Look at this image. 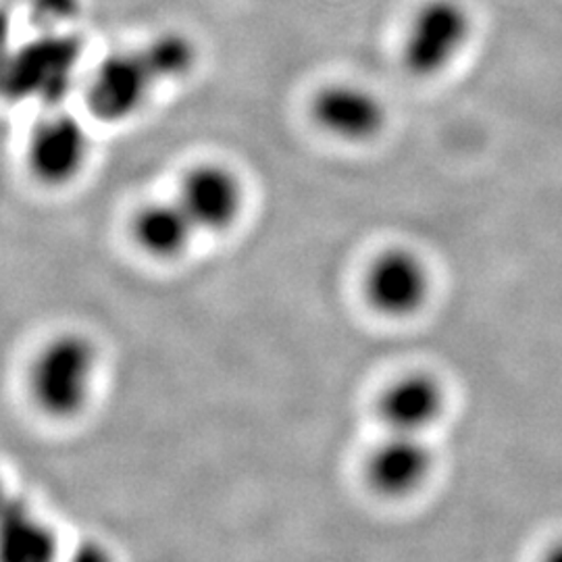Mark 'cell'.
<instances>
[{
	"mask_svg": "<svg viewBox=\"0 0 562 562\" xmlns=\"http://www.w3.org/2000/svg\"><path fill=\"white\" fill-rule=\"evenodd\" d=\"M101 355L81 334H60L46 344L32 367V394L53 417H74L92 398Z\"/></svg>",
	"mask_w": 562,
	"mask_h": 562,
	"instance_id": "1",
	"label": "cell"
},
{
	"mask_svg": "<svg viewBox=\"0 0 562 562\" xmlns=\"http://www.w3.org/2000/svg\"><path fill=\"white\" fill-rule=\"evenodd\" d=\"M81 41L71 32H41L18 46L0 71V94L15 101L59 102L76 78Z\"/></svg>",
	"mask_w": 562,
	"mask_h": 562,
	"instance_id": "2",
	"label": "cell"
},
{
	"mask_svg": "<svg viewBox=\"0 0 562 562\" xmlns=\"http://www.w3.org/2000/svg\"><path fill=\"white\" fill-rule=\"evenodd\" d=\"M469 36L471 18L459 0H427L408 23L404 67L417 78H434L457 60Z\"/></svg>",
	"mask_w": 562,
	"mask_h": 562,
	"instance_id": "3",
	"label": "cell"
},
{
	"mask_svg": "<svg viewBox=\"0 0 562 562\" xmlns=\"http://www.w3.org/2000/svg\"><path fill=\"white\" fill-rule=\"evenodd\" d=\"M155 86L159 83L142 57L140 48L111 53L90 76L86 104L94 117L120 123L140 111Z\"/></svg>",
	"mask_w": 562,
	"mask_h": 562,
	"instance_id": "4",
	"label": "cell"
},
{
	"mask_svg": "<svg viewBox=\"0 0 562 562\" xmlns=\"http://www.w3.org/2000/svg\"><path fill=\"white\" fill-rule=\"evenodd\" d=\"M431 292L427 265L406 248L383 250L364 273V299L375 313L406 319L422 311Z\"/></svg>",
	"mask_w": 562,
	"mask_h": 562,
	"instance_id": "5",
	"label": "cell"
},
{
	"mask_svg": "<svg viewBox=\"0 0 562 562\" xmlns=\"http://www.w3.org/2000/svg\"><path fill=\"white\" fill-rule=\"evenodd\" d=\"M90 155V136L80 120L53 113L38 121L27 138V167L46 186H65L80 176Z\"/></svg>",
	"mask_w": 562,
	"mask_h": 562,
	"instance_id": "6",
	"label": "cell"
},
{
	"mask_svg": "<svg viewBox=\"0 0 562 562\" xmlns=\"http://www.w3.org/2000/svg\"><path fill=\"white\" fill-rule=\"evenodd\" d=\"M434 452L423 436L390 434L364 461L369 487L387 501H404L419 494L431 480Z\"/></svg>",
	"mask_w": 562,
	"mask_h": 562,
	"instance_id": "7",
	"label": "cell"
},
{
	"mask_svg": "<svg viewBox=\"0 0 562 562\" xmlns=\"http://www.w3.org/2000/svg\"><path fill=\"white\" fill-rule=\"evenodd\" d=\"M178 201L199 232H225L240 217L244 186L229 167L202 162L183 176Z\"/></svg>",
	"mask_w": 562,
	"mask_h": 562,
	"instance_id": "8",
	"label": "cell"
},
{
	"mask_svg": "<svg viewBox=\"0 0 562 562\" xmlns=\"http://www.w3.org/2000/svg\"><path fill=\"white\" fill-rule=\"evenodd\" d=\"M311 115L323 132L344 142L373 140L385 125L383 102L357 83H329L311 102Z\"/></svg>",
	"mask_w": 562,
	"mask_h": 562,
	"instance_id": "9",
	"label": "cell"
},
{
	"mask_svg": "<svg viewBox=\"0 0 562 562\" xmlns=\"http://www.w3.org/2000/svg\"><path fill=\"white\" fill-rule=\"evenodd\" d=\"M446 390L431 373H406L390 383L378 401V415L390 434L423 436L446 413Z\"/></svg>",
	"mask_w": 562,
	"mask_h": 562,
	"instance_id": "10",
	"label": "cell"
},
{
	"mask_svg": "<svg viewBox=\"0 0 562 562\" xmlns=\"http://www.w3.org/2000/svg\"><path fill=\"white\" fill-rule=\"evenodd\" d=\"M59 540L41 515L13 496L0 513V562H59Z\"/></svg>",
	"mask_w": 562,
	"mask_h": 562,
	"instance_id": "11",
	"label": "cell"
},
{
	"mask_svg": "<svg viewBox=\"0 0 562 562\" xmlns=\"http://www.w3.org/2000/svg\"><path fill=\"white\" fill-rule=\"evenodd\" d=\"M134 240L144 252L157 259H173L190 246L199 232L181 202L157 201L144 204L132 222Z\"/></svg>",
	"mask_w": 562,
	"mask_h": 562,
	"instance_id": "12",
	"label": "cell"
},
{
	"mask_svg": "<svg viewBox=\"0 0 562 562\" xmlns=\"http://www.w3.org/2000/svg\"><path fill=\"white\" fill-rule=\"evenodd\" d=\"M142 57L150 67L157 83L181 80L192 74L199 60L194 42L180 32H162L140 48Z\"/></svg>",
	"mask_w": 562,
	"mask_h": 562,
	"instance_id": "13",
	"label": "cell"
},
{
	"mask_svg": "<svg viewBox=\"0 0 562 562\" xmlns=\"http://www.w3.org/2000/svg\"><path fill=\"white\" fill-rule=\"evenodd\" d=\"M80 13L81 0H30V20L41 32H65Z\"/></svg>",
	"mask_w": 562,
	"mask_h": 562,
	"instance_id": "14",
	"label": "cell"
},
{
	"mask_svg": "<svg viewBox=\"0 0 562 562\" xmlns=\"http://www.w3.org/2000/svg\"><path fill=\"white\" fill-rule=\"evenodd\" d=\"M59 562H115L113 554L109 552V548L102 542H94V540H86V542L78 543L65 559Z\"/></svg>",
	"mask_w": 562,
	"mask_h": 562,
	"instance_id": "15",
	"label": "cell"
},
{
	"mask_svg": "<svg viewBox=\"0 0 562 562\" xmlns=\"http://www.w3.org/2000/svg\"><path fill=\"white\" fill-rule=\"evenodd\" d=\"M13 46H11V20L4 11H0V71L7 65L9 57L13 55Z\"/></svg>",
	"mask_w": 562,
	"mask_h": 562,
	"instance_id": "16",
	"label": "cell"
},
{
	"mask_svg": "<svg viewBox=\"0 0 562 562\" xmlns=\"http://www.w3.org/2000/svg\"><path fill=\"white\" fill-rule=\"evenodd\" d=\"M542 562H562V540L554 542L543 554Z\"/></svg>",
	"mask_w": 562,
	"mask_h": 562,
	"instance_id": "17",
	"label": "cell"
},
{
	"mask_svg": "<svg viewBox=\"0 0 562 562\" xmlns=\"http://www.w3.org/2000/svg\"><path fill=\"white\" fill-rule=\"evenodd\" d=\"M11 498H13V494H9V490H7V485H4V480H2V475H0V513H2V508H4L7 504L11 503Z\"/></svg>",
	"mask_w": 562,
	"mask_h": 562,
	"instance_id": "18",
	"label": "cell"
}]
</instances>
